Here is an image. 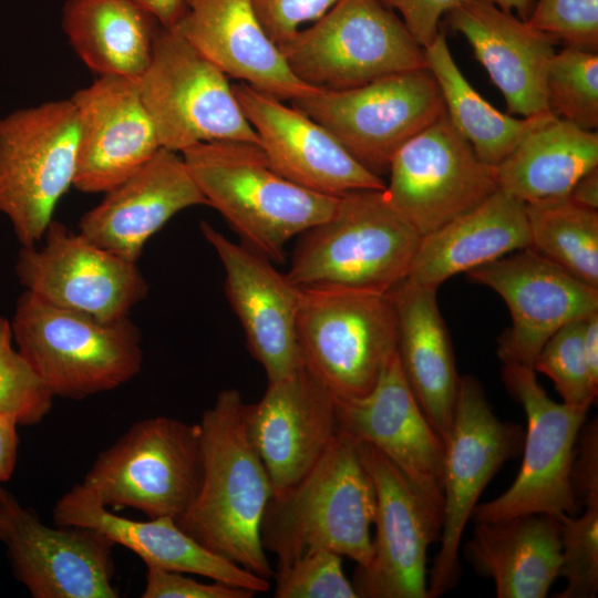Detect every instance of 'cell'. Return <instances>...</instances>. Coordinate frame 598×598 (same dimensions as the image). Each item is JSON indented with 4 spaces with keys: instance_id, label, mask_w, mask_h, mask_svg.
I'll list each match as a JSON object with an SVG mask.
<instances>
[{
    "instance_id": "obj_1",
    "label": "cell",
    "mask_w": 598,
    "mask_h": 598,
    "mask_svg": "<svg viewBox=\"0 0 598 598\" xmlns=\"http://www.w3.org/2000/svg\"><path fill=\"white\" fill-rule=\"evenodd\" d=\"M244 406L239 391L226 389L203 413L202 484L176 523L208 550L269 579L275 571L261 544L260 525L272 488L248 436Z\"/></svg>"
},
{
    "instance_id": "obj_2",
    "label": "cell",
    "mask_w": 598,
    "mask_h": 598,
    "mask_svg": "<svg viewBox=\"0 0 598 598\" xmlns=\"http://www.w3.org/2000/svg\"><path fill=\"white\" fill-rule=\"evenodd\" d=\"M375 508V488L360 443L339 431L298 483L270 497L260 525L261 544L276 555L277 570L318 549L364 567L372 556Z\"/></svg>"
},
{
    "instance_id": "obj_3",
    "label": "cell",
    "mask_w": 598,
    "mask_h": 598,
    "mask_svg": "<svg viewBox=\"0 0 598 598\" xmlns=\"http://www.w3.org/2000/svg\"><path fill=\"white\" fill-rule=\"evenodd\" d=\"M181 154L207 206L224 217L243 245L272 262H281L286 244L327 219L337 204L338 196L281 176L255 143H199Z\"/></svg>"
},
{
    "instance_id": "obj_4",
    "label": "cell",
    "mask_w": 598,
    "mask_h": 598,
    "mask_svg": "<svg viewBox=\"0 0 598 598\" xmlns=\"http://www.w3.org/2000/svg\"><path fill=\"white\" fill-rule=\"evenodd\" d=\"M300 236L286 274L293 285L375 292L408 277L421 239L384 189L338 196L332 214Z\"/></svg>"
},
{
    "instance_id": "obj_5",
    "label": "cell",
    "mask_w": 598,
    "mask_h": 598,
    "mask_svg": "<svg viewBox=\"0 0 598 598\" xmlns=\"http://www.w3.org/2000/svg\"><path fill=\"white\" fill-rule=\"evenodd\" d=\"M10 322L18 350L54 396L82 400L114 390L141 372L142 336L130 316L102 321L25 290Z\"/></svg>"
},
{
    "instance_id": "obj_6",
    "label": "cell",
    "mask_w": 598,
    "mask_h": 598,
    "mask_svg": "<svg viewBox=\"0 0 598 598\" xmlns=\"http://www.w3.org/2000/svg\"><path fill=\"white\" fill-rule=\"evenodd\" d=\"M279 49L291 72L318 90H346L427 69L424 49L379 0H337Z\"/></svg>"
},
{
    "instance_id": "obj_7",
    "label": "cell",
    "mask_w": 598,
    "mask_h": 598,
    "mask_svg": "<svg viewBox=\"0 0 598 598\" xmlns=\"http://www.w3.org/2000/svg\"><path fill=\"white\" fill-rule=\"evenodd\" d=\"M297 341L301 364L334 395L362 396L396 352L389 292L299 287Z\"/></svg>"
},
{
    "instance_id": "obj_8",
    "label": "cell",
    "mask_w": 598,
    "mask_h": 598,
    "mask_svg": "<svg viewBox=\"0 0 598 598\" xmlns=\"http://www.w3.org/2000/svg\"><path fill=\"white\" fill-rule=\"evenodd\" d=\"M202 478L199 424L158 415L134 423L100 452L82 484L106 507L177 522L195 501Z\"/></svg>"
},
{
    "instance_id": "obj_9",
    "label": "cell",
    "mask_w": 598,
    "mask_h": 598,
    "mask_svg": "<svg viewBox=\"0 0 598 598\" xmlns=\"http://www.w3.org/2000/svg\"><path fill=\"white\" fill-rule=\"evenodd\" d=\"M79 122L72 101H48L0 118V213L21 246L38 245L73 186Z\"/></svg>"
},
{
    "instance_id": "obj_10",
    "label": "cell",
    "mask_w": 598,
    "mask_h": 598,
    "mask_svg": "<svg viewBox=\"0 0 598 598\" xmlns=\"http://www.w3.org/2000/svg\"><path fill=\"white\" fill-rule=\"evenodd\" d=\"M138 86L162 148L181 154L199 143L259 145L228 78L174 29L159 25Z\"/></svg>"
},
{
    "instance_id": "obj_11",
    "label": "cell",
    "mask_w": 598,
    "mask_h": 598,
    "mask_svg": "<svg viewBox=\"0 0 598 598\" xmlns=\"http://www.w3.org/2000/svg\"><path fill=\"white\" fill-rule=\"evenodd\" d=\"M291 105L328 130L370 172L388 173L396 152L445 113L429 69L346 90H318Z\"/></svg>"
},
{
    "instance_id": "obj_12",
    "label": "cell",
    "mask_w": 598,
    "mask_h": 598,
    "mask_svg": "<svg viewBox=\"0 0 598 598\" xmlns=\"http://www.w3.org/2000/svg\"><path fill=\"white\" fill-rule=\"evenodd\" d=\"M519 424L501 421L481 382L461 377L452 429L444 442L441 546L427 574V598L454 588L461 578L460 545L465 526L486 485L519 455Z\"/></svg>"
},
{
    "instance_id": "obj_13",
    "label": "cell",
    "mask_w": 598,
    "mask_h": 598,
    "mask_svg": "<svg viewBox=\"0 0 598 598\" xmlns=\"http://www.w3.org/2000/svg\"><path fill=\"white\" fill-rule=\"evenodd\" d=\"M502 378L526 414L523 462L512 485L496 498L476 505L471 518L495 523L527 514L577 515L580 505L570 472L588 409L551 400L533 368L503 364Z\"/></svg>"
},
{
    "instance_id": "obj_14",
    "label": "cell",
    "mask_w": 598,
    "mask_h": 598,
    "mask_svg": "<svg viewBox=\"0 0 598 598\" xmlns=\"http://www.w3.org/2000/svg\"><path fill=\"white\" fill-rule=\"evenodd\" d=\"M384 193L424 236L495 193V166L484 163L446 112L393 156Z\"/></svg>"
},
{
    "instance_id": "obj_15",
    "label": "cell",
    "mask_w": 598,
    "mask_h": 598,
    "mask_svg": "<svg viewBox=\"0 0 598 598\" xmlns=\"http://www.w3.org/2000/svg\"><path fill=\"white\" fill-rule=\"evenodd\" d=\"M41 246H21L16 274L25 290L102 321L127 317L148 292L137 262L52 219Z\"/></svg>"
},
{
    "instance_id": "obj_16",
    "label": "cell",
    "mask_w": 598,
    "mask_h": 598,
    "mask_svg": "<svg viewBox=\"0 0 598 598\" xmlns=\"http://www.w3.org/2000/svg\"><path fill=\"white\" fill-rule=\"evenodd\" d=\"M359 443L375 488V537L352 586L363 598H427V548L441 535L442 514L375 446Z\"/></svg>"
},
{
    "instance_id": "obj_17",
    "label": "cell",
    "mask_w": 598,
    "mask_h": 598,
    "mask_svg": "<svg viewBox=\"0 0 598 598\" xmlns=\"http://www.w3.org/2000/svg\"><path fill=\"white\" fill-rule=\"evenodd\" d=\"M0 540L17 579L34 598H117L115 544L96 529L51 527L0 484Z\"/></svg>"
},
{
    "instance_id": "obj_18",
    "label": "cell",
    "mask_w": 598,
    "mask_h": 598,
    "mask_svg": "<svg viewBox=\"0 0 598 598\" xmlns=\"http://www.w3.org/2000/svg\"><path fill=\"white\" fill-rule=\"evenodd\" d=\"M497 292L512 324L498 339L503 364L533 368L545 342L565 324L598 311L594 288L530 248L507 254L466 272Z\"/></svg>"
},
{
    "instance_id": "obj_19",
    "label": "cell",
    "mask_w": 598,
    "mask_h": 598,
    "mask_svg": "<svg viewBox=\"0 0 598 598\" xmlns=\"http://www.w3.org/2000/svg\"><path fill=\"white\" fill-rule=\"evenodd\" d=\"M339 431L375 446L443 517L444 442L417 403L393 353L362 396H338Z\"/></svg>"
},
{
    "instance_id": "obj_20",
    "label": "cell",
    "mask_w": 598,
    "mask_h": 598,
    "mask_svg": "<svg viewBox=\"0 0 598 598\" xmlns=\"http://www.w3.org/2000/svg\"><path fill=\"white\" fill-rule=\"evenodd\" d=\"M244 420L272 496L298 483L339 434L334 394L302 364L268 382L258 402L245 404Z\"/></svg>"
},
{
    "instance_id": "obj_21",
    "label": "cell",
    "mask_w": 598,
    "mask_h": 598,
    "mask_svg": "<svg viewBox=\"0 0 598 598\" xmlns=\"http://www.w3.org/2000/svg\"><path fill=\"white\" fill-rule=\"evenodd\" d=\"M199 229L223 264L225 293L251 355L268 382L290 377L301 367L297 341L300 288L272 261L229 240L207 221H200Z\"/></svg>"
},
{
    "instance_id": "obj_22",
    "label": "cell",
    "mask_w": 598,
    "mask_h": 598,
    "mask_svg": "<svg viewBox=\"0 0 598 598\" xmlns=\"http://www.w3.org/2000/svg\"><path fill=\"white\" fill-rule=\"evenodd\" d=\"M79 122L73 186L106 193L135 173L161 148L142 102L138 79L99 76L70 97Z\"/></svg>"
},
{
    "instance_id": "obj_23",
    "label": "cell",
    "mask_w": 598,
    "mask_h": 598,
    "mask_svg": "<svg viewBox=\"0 0 598 598\" xmlns=\"http://www.w3.org/2000/svg\"><path fill=\"white\" fill-rule=\"evenodd\" d=\"M233 91L268 162L288 181L336 197L359 189H385L381 176L362 166L303 112L243 82L233 85Z\"/></svg>"
},
{
    "instance_id": "obj_24",
    "label": "cell",
    "mask_w": 598,
    "mask_h": 598,
    "mask_svg": "<svg viewBox=\"0 0 598 598\" xmlns=\"http://www.w3.org/2000/svg\"><path fill=\"white\" fill-rule=\"evenodd\" d=\"M207 202L182 154L159 148L130 177L104 193L80 219L79 233L137 262L146 241L175 214Z\"/></svg>"
},
{
    "instance_id": "obj_25",
    "label": "cell",
    "mask_w": 598,
    "mask_h": 598,
    "mask_svg": "<svg viewBox=\"0 0 598 598\" xmlns=\"http://www.w3.org/2000/svg\"><path fill=\"white\" fill-rule=\"evenodd\" d=\"M173 29L227 78L260 93L292 101L318 91L291 72L250 0H186Z\"/></svg>"
},
{
    "instance_id": "obj_26",
    "label": "cell",
    "mask_w": 598,
    "mask_h": 598,
    "mask_svg": "<svg viewBox=\"0 0 598 598\" xmlns=\"http://www.w3.org/2000/svg\"><path fill=\"white\" fill-rule=\"evenodd\" d=\"M462 34L505 99L508 114L530 117L549 112L545 73L558 43L489 0H458L445 14Z\"/></svg>"
},
{
    "instance_id": "obj_27",
    "label": "cell",
    "mask_w": 598,
    "mask_h": 598,
    "mask_svg": "<svg viewBox=\"0 0 598 598\" xmlns=\"http://www.w3.org/2000/svg\"><path fill=\"white\" fill-rule=\"evenodd\" d=\"M58 526L96 529L115 545L135 553L146 565L159 569L194 574L229 586L266 592L268 579L217 555L186 534L171 517L133 520L121 517L103 505L95 492L75 484L54 505Z\"/></svg>"
},
{
    "instance_id": "obj_28",
    "label": "cell",
    "mask_w": 598,
    "mask_h": 598,
    "mask_svg": "<svg viewBox=\"0 0 598 598\" xmlns=\"http://www.w3.org/2000/svg\"><path fill=\"white\" fill-rule=\"evenodd\" d=\"M436 291L405 278L389 293L403 374L425 417L445 442L454 420L461 377Z\"/></svg>"
},
{
    "instance_id": "obj_29",
    "label": "cell",
    "mask_w": 598,
    "mask_h": 598,
    "mask_svg": "<svg viewBox=\"0 0 598 598\" xmlns=\"http://www.w3.org/2000/svg\"><path fill=\"white\" fill-rule=\"evenodd\" d=\"M525 204L497 189L471 210L421 236L406 278L431 289L529 248Z\"/></svg>"
},
{
    "instance_id": "obj_30",
    "label": "cell",
    "mask_w": 598,
    "mask_h": 598,
    "mask_svg": "<svg viewBox=\"0 0 598 598\" xmlns=\"http://www.w3.org/2000/svg\"><path fill=\"white\" fill-rule=\"evenodd\" d=\"M465 559L495 585L498 598H544L559 577L561 524L547 514L475 523Z\"/></svg>"
},
{
    "instance_id": "obj_31",
    "label": "cell",
    "mask_w": 598,
    "mask_h": 598,
    "mask_svg": "<svg viewBox=\"0 0 598 598\" xmlns=\"http://www.w3.org/2000/svg\"><path fill=\"white\" fill-rule=\"evenodd\" d=\"M598 167V133L556 116L530 131L497 165L498 187L526 203L560 198Z\"/></svg>"
},
{
    "instance_id": "obj_32",
    "label": "cell",
    "mask_w": 598,
    "mask_h": 598,
    "mask_svg": "<svg viewBox=\"0 0 598 598\" xmlns=\"http://www.w3.org/2000/svg\"><path fill=\"white\" fill-rule=\"evenodd\" d=\"M62 28L80 60L99 76L140 79L159 24L132 0H66Z\"/></svg>"
},
{
    "instance_id": "obj_33",
    "label": "cell",
    "mask_w": 598,
    "mask_h": 598,
    "mask_svg": "<svg viewBox=\"0 0 598 598\" xmlns=\"http://www.w3.org/2000/svg\"><path fill=\"white\" fill-rule=\"evenodd\" d=\"M424 53L448 118L488 165L497 166L530 131L554 116L545 112L517 118L492 106L458 69L443 32H439Z\"/></svg>"
},
{
    "instance_id": "obj_34",
    "label": "cell",
    "mask_w": 598,
    "mask_h": 598,
    "mask_svg": "<svg viewBox=\"0 0 598 598\" xmlns=\"http://www.w3.org/2000/svg\"><path fill=\"white\" fill-rule=\"evenodd\" d=\"M529 248L598 289V210L568 196L525 204Z\"/></svg>"
},
{
    "instance_id": "obj_35",
    "label": "cell",
    "mask_w": 598,
    "mask_h": 598,
    "mask_svg": "<svg viewBox=\"0 0 598 598\" xmlns=\"http://www.w3.org/2000/svg\"><path fill=\"white\" fill-rule=\"evenodd\" d=\"M547 110L576 126L598 127V52L565 47L551 56L545 73Z\"/></svg>"
},
{
    "instance_id": "obj_36",
    "label": "cell",
    "mask_w": 598,
    "mask_h": 598,
    "mask_svg": "<svg viewBox=\"0 0 598 598\" xmlns=\"http://www.w3.org/2000/svg\"><path fill=\"white\" fill-rule=\"evenodd\" d=\"M13 342L10 320L0 317V414L31 426L48 415L54 394Z\"/></svg>"
},
{
    "instance_id": "obj_37",
    "label": "cell",
    "mask_w": 598,
    "mask_h": 598,
    "mask_svg": "<svg viewBox=\"0 0 598 598\" xmlns=\"http://www.w3.org/2000/svg\"><path fill=\"white\" fill-rule=\"evenodd\" d=\"M582 319L558 329L540 349L533 369L551 379L564 403L589 409L598 385L590 377L582 349Z\"/></svg>"
},
{
    "instance_id": "obj_38",
    "label": "cell",
    "mask_w": 598,
    "mask_h": 598,
    "mask_svg": "<svg viewBox=\"0 0 598 598\" xmlns=\"http://www.w3.org/2000/svg\"><path fill=\"white\" fill-rule=\"evenodd\" d=\"M561 565L566 587L557 598H592L598 591V507L561 515Z\"/></svg>"
},
{
    "instance_id": "obj_39",
    "label": "cell",
    "mask_w": 598,
    "mask_h": 598,
    "mask_svg": "<svg viewBox=\"0 0 598 598\" xmlns=\"http://www.w3.org/2000/svg\"><path fill=\"white\" fill-rule=\"evenodd\" d=\"M342 556L318 549L275 571V598H357L342 570Z\"/></svg>"
},
{
    "instance_id": "obj_40",
    "label": "cell",
    "mask_w": 598,
    "mask_h": 598,
    "mask_svg": "<svg viewBox=\"0 0 598 598\" xmlns=\"http://www.w3.org/2000/svg\"><path fill=\"white\" fill-rule=\"evenodd\" d=\"M526 22L565 47L598 52V0H538Z\"/></svg>"
},
{
    "instance_id": "obj_41",
    "label": "cell",
    "mask_w": 598,
    "mask_h": 598,
    "mask_svg": "<svg viewBox=\"0 0 598 598\" xmlns=\"http://www.w3.org/2000/svg\"><path fill=\"white\" fill-rule=\"evenodd\" d=\"M269 38L279 47L301 25L313 22L337 0H250Z\"/></svg>"
},
{
    "instance_id": "obj_42",
    "label": "cell",
    "mask_w": 598,
    "mask_h": 598,
    "mask_svg": "<svg viewBox=\"0 0 598 598\" xmlns=\"http://www.w3.org/2000/svg\"><path fill=\"white\" fill-rule=\"evenodd\" d=\"M183 573L146 567L143 598H251V590L223 582L203 584Z\"/></svg>"
},
{
    "instance_id": "obj_43",
    "label": "cell",
    "mask_w": 598,
    "mask_h": 598,
    "mask_svg": "<svg viewBox=\"0 0 598 598\" xmlns=\"http://www.w3.org/2000/svg\"><path fill=\"white\" fill-rule=\"evenodd\" d=\"M574 494L585 507H598V423L597 417L581 427L570 472Z\"/></svg>"
},
{
    "instance_id": "obj_44",
    "label": "cell",
    "mask_w": 598,
    "mask_h": 598,
    "mask_svg": "<svg viewBox=\"0 0 598 598\" xmlns=\"http://www.w3.org/2000/svg\"><path fill=\"white\" fill-rule=\"evenodd\" d=\"M401 14V19L415 41L425 49L439 34L441 18L458 0H379Z\"/></svg>"
},
{
    "instance_id": "obj_45",
    "label": "cell",
    "mask_w": 598,
    "mask_h": 598,
    "mask_svg": "<svg viewBox=\"0 0 598 598\" xmlns=\"http://www.w3.org/2000/svg\"><path fill=\"white\" fill-rule=\"evenodd\" d=\"M18 423L0 414V484L9 481L14 472L18 455Z\"/></svg>"
},
{
    "instance_id": "obj_46",
    "label": "cell",
    "mask_w": 598,
    "mask_h": 598,
    "mask_svg": "<svg viewBox=\"0 0 598 598\" xmlns=\"http://www.w3.org/2000/svg\"><path fill=\"white\" fill-rule=\"evenodd\" d=\"M150 14H152L158 24L166 29H173L186 7V0H132Z\"/></svg>"
},
{
    "instance_id": "obj_47",
    "label": "cell",
    "mask_w": 598,
    "mask_h": 598,
    "mask_svg": "<svg viewBox=\"0 0 598 598\" xmlns=\"http://www.w3.org/2000/svg\"><path fill=\"white\" fill-rule=\"evenodd\" d=\"M581 341L590 377L598 385V311L582 319Z\"/></svg>"
},
{
    "instance_id": "obj_48",
    "label": "cell",
    "mask_w": 598,
    "mask_h": 598,
    "mask_svg": "<svg viewBox=\"0 0 598 598\" xmlns=\"http://www.w3.org/2000/svg\"><path fill=\"white\" fill-rule=\"evenodd\" d=\"M568 197L584 207L598 210V167L580 177Z\"/></svg>"
},
{
    "instance_id": "obj_49",
    "label": "cell",
    "mask_w": 598,
    "mask_h": 598,
    "mask_svg": "<svg viewBox=\"0 0 598 598\" xmlns=\"http://www.w3.org/2000/svg\"><path fill=\"white\" fill-rule=\"evenodd\" d=\"M499 9L515 14L523 21H527L533 12L536 0H489Z\"/></svg>"
}]
</instances>
